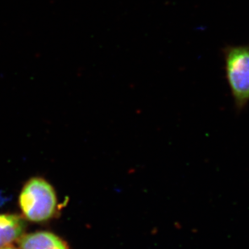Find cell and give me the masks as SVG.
<instances>
[{"label":"cell","instance_id":"6da1fadb","mask_svg":"<svg viewBox=\"0 0 249 249\" xmlns=\"http://www.w3.org/2000/svg\"><path fill=\"white\" fill-rule=\"evenodd\" d=\"M19 203L24 218L35 223L53 218L57 207L54 189L40 178H33L27 181L19 195Z\"/></svg>","mask_w":249,"mask_h":249},{"label":"cell","instance_id":"7a4b0ae2","mask_svg":"<svg viewBox=\"0 0 249 249\" xmlns=\"http://www.w3.org/2000/svg\"><path fill=\"white\" fill-rule=\"evenodd\" d=\"M223 56L226 78L235 109L242 111L249 102V47L228 45Z\"/></svg>","mask_w":249,"mask_h":249},{"label":"cell","instance_id":"3957f363","mask_svg":"<svg viewBox=\"0 0 249 249\" xmlns=\"http://www.w3.org/2000/svg\"><path fill=\"white\" fill-rule=\"evenodd\" d=\"M19 249H70L58 235L50 231H36L19 239Z\"/></svg>","mask_w":249,"mask_h":249},{"label":"cell","instance_id":"277c9868","mask_svg":"<svg viewBox=\"0 0 249 249\" xmlns=\"http://www.w3.org/2000/svg\"><path fill=\"white\" fill-rule=\"evenodd\" d=\"M26 223L14 214H0V249L11 245L24 235Z\"/></svg>","mask_w":249,"mask_h":249},{"label":"cell","instance_id":"5b68a950","mask_svg":"<svg viewBox=\"0 0 249 249\" xmlns=\"http://www.w3.org/2000/svg\"><path fill=\"white\" fill-rule=\"evenodd\" d=\"M17 249L16 248L12 247V246H11V245H9V246H7V247L2 248V249Z\"/></svg>","mask_w":249,"mask_h":249}]
</instances>
